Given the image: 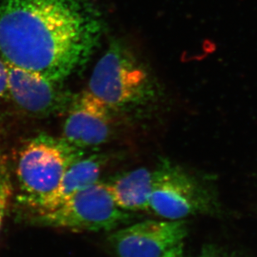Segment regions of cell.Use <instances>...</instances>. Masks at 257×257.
Returning <instances> with one entry per match:
<instances>
[{
	"label": "cell",
	"mask_w": 257,
	"mask_h": 257,
	"mask_svg": "<svg viewBox=\"0 0 257 257\" xmlns=\"http://www.w3.org/2000/svg\"><path fill=\"white\" fill-rule=\"evenodd\" d=\"M104 32L93 0H0L5 62L54 83L86 65Z\"/></svg>",
	"instance_id": "obj_1"
},
{
	"label": "cell",
	"mask_w": 257,
	"mask_h": 257,
	"mask_svg": "<svg viewBox=\"0 0 257 257\" xmlns=\"http://www.w3.org/2000/svg\"><path fill=\"white\" fill-rule=\"evenodd\" d=\"M88 91L112 109H134L158 102L163 87L139 52L113 41L95 66Z\"/></svg>",
	"instance_id": "obj_2"
},
{
	"label": "cell",
	"mask_w": 257,
	"mask_h": 257,
	"mask_svg": "<svg viewBox=\"0 0 257 257\" xmlns=\"http://www.w3.org/2000/svg\"><path fill=\"white\" fill-rule=\"evenodd\" d=\"M64 139L42 134L21 148L17 164L22 201L32 209L57 189L63 175L84 157Z\"/></svg>",
	"instance_id": "obj_3"
},
{
	"label": "cell",
	"mask_w": 257,
	"mask_h": 257,
	"mask_svg": "<svg viewBox=\"0 0 257 257\" xmlns=\"http://www.w3.org/2000/svg\"><path fill=\"white\" fill-rule=\"evenodd\" d=\"M131 217L115 202L108 185L97 182L78 192L53 211L34 213L38 226L74 231L116 230Z\"/></svg>",
	"instance_id": "obj_4"
},
{
	"label": "cell",
	"mask_w": 257,
	"mask_h": 257,
	"mask_svg": "<svg viewBox=\"0 0 257 257\" xmlns=\"http://www.w3.org/2000/svg\"><path fill=\"white\" fill-rule=\"evenodd\" d=\"M215 207L216 203L208 190L179 165L163 158L153 170L149 211L157 216L180 221L211 213Z\"/></svg>",
	"instance_id": "obj_5"
},
{
	"label": "cell",
	"mask_w": 257,
	"mask_h": 257,
	"mask_svg": "<svg viewBox=\"0 0 257 257\" xmlns=\"http://www.w3.org/2000/svg\"><path fill=\"white\" fill-rule=\"evenodd\" d=\"M185 220H148L115 230L108 241L117 257H171L183 250Z\"/></svg>",
	"instance_id": "obj_6"
},
{
	"label": "cell",
	"mask_w": 257,
	"mask_h": 257,
	"mask_svg": "<svg viewBox=\"0 0 257 257\" xmlns=\"http://www.w3.org/2000/svg\"><path fill=\"white\" fill-rule=\"evenodd\" d=\"M112 110L88 90L83 92L71 102L62 139L83 151L107 143L112 135Z\"/></svg>",
	"instance_id": "obj_7"
},
{
	"label": "cell",
	"mask_w": 257,
	"mask_h": 257,
	"mask_svg": "<svg viewBox=\"0 0 257 257\" xmlns=\"http://www.w3.org/2000/svg\"><path fill=\"white\" fill-rule=\"evenodd\" d=\"M7 67L9 92L23 111L35 116H48L62 112L69 104V98L58 88V83L9 63Z\"/></svg>",
	"instance_id": "obj_8"
},
{
	"label": "cell",
	"mask_w": 257,
	"mask_h": 257,
	"mask_svg": "<svg viewBox=\"0 0 257 257\" xmlns=\"http://www.w3.org/2000/svg\"><path fill=\"white\" fill-rule=\"evenodd\" d=\"M106 159L104 155L94 154L73 163L63 175L57 189L32 209L34 213L53 211L78 192L97 183Z\"/></svg>",
	"instance_id": "obj_9"
},
{
	"label": "cell",
	"mask_w": 257,
	"mask_h": 257,
	"mask_svg": "<svg viewBox=\"0 0 257 257\" xmlns=\"http://www.w3.org/2000/svg\"><path fill=\"white\" fill-rule=\"evenodd\" d=\"M107 185L120 208L126 211H149L153 171L137 168L120 175Z\"/></svg>",
	"instance_id": "obj_10"
},
{
	"label": "cell",
	"mask_w": 257,
	"mask_h": 257,
	"mask_svg": "<svg viewBox=\"0 0 257 257\" xmlns=\"http://www.w3.org/2000/svg\"><path fill=\"white\" fill-rule=\"evenodd\" d=\"M13 187L10 181V173L8 172L5 163L0 166V229L3 220L12 198Z\"/></svg>",
	"instance_id": "obj_11"
},
{
	"label": "cell",
	"mask_w": 257,
	"mask_h": 257,
	"mask_svg": "<svg viewBox=\"0 0 257 257\" xmlns=\"http://www.w3.org/2000/svg\"><path fill=\"white\" fill-rule=\"evenodd\" d=\"M197 257H244L235 251L226 250L216 245H204Z\"/></svg>",
	"instance_id": "obj_12"
},
{
	"label": "cell",
	"mask_w": 257,
	"mask_h": 257,
	"mask_svg": "<svg viewBox=\"0 0 257 257\" xmlns=\"http://www.w3.org/2000/svg\"><path fill=\"white\" fill-rule=\"evenodd\" d=\"M8 74L7 63L5 61L0 59V97H4L6 92H9L8 87Z\"/></svg>",
	"instance_id": "obj_13"
},
{
	"label": "cell",
	"mask_w": 257,
	"mask_h": 257,
	"mask_svg": "<svg viewBox=\"0 0 257 257\" xmlns=\"http://www.w3.org/2000/svg\"><path fill=\"white\" fill-rule=\"evenodd\" d=\"M171 257H186L184 255V251L183 250H181L178 252L176 253L174 255H172Z\"/></svg>",
	"instance_id": "obj_14"
},
{
	"label": "cell",
	"mask_w": 257,
	"mask_h": 257,
	"mask_svg": "<svg viewBox=\"0 0 257 257\" xmlns=\"http://www.w3.org/2000/svg\"><path fill=\"white\" fill-rule=\"evenodd\" d=\"M3 163V161L0 159V166H1V164Z\"/></svg>",
	"instance_id": "obj_15"
}]
</instances>
